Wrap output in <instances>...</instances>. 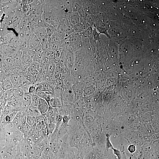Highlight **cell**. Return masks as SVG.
Here are the masks:
<instances>
[{"label":"cell","instance_id":"obj_2","mask_svg":"<svg viewBox=\"0 0 159 159\" xmlns=\"http://www.w3.org/2000/svg\"><path fill=\"white\" fill-rule=\"evenodd\" d=\"M49 106L48 103L45 100L40 98L37 107L41 114H44L46 113Z\"/></svg>","mask_w":159,"mask_h":159},{"label":"cell","instance_id":"obj_17","mask_svg":"<svg viewBox=\"0 0 159 159\" xmlns=\"http://www.w3.org/2000/svg\"><path fill=\"white\" fill-rule=\"evenodd\" d=\"M106 145L107 148V149L109 148L111 149L113 147L110 140V136L108 134L106 136Z\"/></svg>","mask_w":159,"mask_h":159},{"label":"cell","instance_id":"obj_23","mask_svg":"<svg viewBox=\"0 0 159 159\" xmlns=\"http://www.w3.org/2000/svg\"><path fill=\"white\" fill-rule=\"evenodd\" d=\"M63 117L61 115H58L56 117V122L57 125H59L62 120Z\"/></svg>","mask_w":159,"mask_h":159},{"label":"cell","instance_id":"obj_8","mask_svg":"<svg viewBox=\"0 0 159 159\" xmlns=\"http://www.w3.org/2000/svg\"><path fill=\"white\" fill-rule=\"evenodd\" d=\"M49 106L53 108L58 107L61 105V102L58 98H52L49 104Z\"/></svg>","mask_w":159,"mask_h":159},{"label":"cell","instance_id":"obj_22","mask_svg":"<svg viewBox=\"0 0 159 159\" xmlns=\"http://www.w3.org/2000/svg\"><path fill=\"white\" fill-rule=\"evenodd\" d=\"M51 50L56 51L57 50L58 48V44L53 43H50Z\"/></svg>","mask_w":159,"mask_h":159},{"label":"cell","instance_id":"obj_3","mask_svg":"<svg viewBox=\"0 0 159 159\" xmlns=\"http://www.w3.org/2000/svg\"><path fill=\"white\" fill-rule=\"evenodd\" d=\"M10 77L13 85L14 87H16L19 84L21 76L17 71L14 70L10 74Z\"/></svg>","mask_w":159,"mask_h":159},{"label":"cell","instance_id":"obj_19","mask_svg":"<svg viewBox=\"0 0 159 159\" xmlns=\"http://www.w3.org/2000/svg\"><path fill=\"white\" fill-rule=\"evenodd\" d=\"M36 90V87L34 84H32L29 86L28 93L30 94L35 93Z\"/></svg>","mask_w":159,"mask_h":159},{"label":"cell","instance_id":"obj_4","mask_svg":"<svg viewBox=\"0 0 159 159\" xmlns=\"http://www.w3.org/2000/svg\"><path fill=\"white\" fill-rule=\"evenodd\" d=\"M22 51L17 50L12 58L13 65L16 66L20 64L22 61Z\"/></svg>","mask_w":159,"mask_h":159},{"label":"cell","instance_id":"obj_13","mask_svg":"<svg viewBox=\"0 0 159 159\" xmlns=\"http://www.w3.org/2000/svg\"><path fill=\"white\" fill-rule=\"evenodd\" d=\"M49 93H50L47 92L40 91L35 94H36L40 98L45 100L48 95Z\"/></svg>","mask_w":159,"mask_h":159},{"label":"cell","instance_id":"obj_20","mask_svg":"<svg viewBox=\"0 0 159 159\" xmlns=\"http://www.w3.org/2000/svg\"><path fill=\"white\" fill-rule=\"evenodd\" d=\"M127 150L130 153H133L136 150V147L134 144H131L128 146Z\"/></svg>","mask_w":159,"mask_h":159},{"label":"cell","instance_id":"obj_14","mask_svg":"<svg viewBox=\"0 0 159 159\" xmlns=\"http://www.w3.org/2000/svg\"><path fill=\"white\" fill-rule=\"evenodd\" d=\"M26 120L28 124L30 126L33 125L36 122L34 117L30 115H27Z\"/></svg>","mask_w":159,"mask_h":159},{"label":"cell","instance_id":"obj_12","mask_svg":"<svg viewBox=\"0 0 159 159\" xmlns=\"http://www.w3.org/2000/svg\"><path fill=\"white\" fill-rule=\"evenodd\" d=\"M45 29L47 35L50 39L54 33V28L53 26L50 24Z\"/></svg>","mask_w":159,"mask_h":159},{"label":"cell","instance_id":"obj_21","mask_svg":"<svg viewBox=\"0 0 159 159\" xmlns=\"http://www.w3.org/2000/svg\"><path fill=\"white\" fill-rule=\"evenodd\" d=\"M55 124L53 123H49L48 125V129L50 132H52L54 129L55 127Z\"/></svg>","mask_w":159,"mask_h":159},{"label":"cell","instance_id":"obj_10","mask_svg":"<svg viewBox=\"0 0 159 159\" xmlns=\"http://www.w3.org/2000/svg\"><path fill=\"white\" fill-rule=\"evenodd\" d=\"M61 39L57 34L55 32L49 39L50 43H53L58 44L60 42Z\"/></svg>","mask_w":159,"mask_h":159},{"label":"cell","instance_id":"obj_11","mask_svg":"<svg viewBox=\"0 0 159 159\" xmlns=\"http://www.w3.org/2000/svg\"><path fill=\"white\" fill-rule=\"evenodd\" d=\"M49 24L42 19L39 20L37 22V26L39 27L46 29L49 25Z\"/></svg>","mask_w":159,"mask_h":159},{"label":"cell","instance_id":"obj_5","mask_svg":"<svg viewBox=\"0 0 159 159\" xmlns=\"http://www.w3.org/2000/svg\"><path fill=\"white\" fill-rule=\"evenodd\" d=\"M29 50L22 51L21 63L30 65L33 61L30 54Z\"/></svg>","mask_w":159,"mask_h":159},{"label":"cell","instance_id":"obj_7","mask_svg":"<svg viewBox=\"0 0 159 159\" xmlns=\"http://www.w3.org/2000/svg\"><path fill=\"white\" fill-rule=\"evenodd\" d=\"M31 105V96L29 93H24L21 107L28 108Z\"/></svg>","mask_w":159,"mask_h":159},{"label":"cell","instance_id":"obj_9","mask_svg":"<svg viewBox=\"0 0 159 159\" xmlns=\"http://www.w3.org/2000/svg\"><path fill=\"white\" fill-rule=\"evenodd\" d=\"M29 94L31 96V105L37 107L40 98L35 94Z\"/></svg>","mask_w":159,"mask_h":159},{"label":"cell","instance_id":"obj_6","mask_svg":"<svg viewBox=\"0 0 159 159\" xmlns=\"http://www.w3.org/2000/svg\"><path fill=\"white\" fill-rule=\"evenodd\" d=\"M26 112L27 115H30L34 117L41 115L37 107L32 105H30L27 108Z\"/></svg>","mask_w":159,"mask_h":159},{"label":"cell","instance_id":"obj_16","mask_svg":"<svg viewBox=\"0 0 159 159\" xmlns=\"http://www.w3.org/2000/svg\"><path fill=\"white\" fill-rule=\"evenodd\" d=\"M24 76L27 81L32 83L33 77L32 74L30 72L27 71L25 72Z\"/></svg>","mask_w":159,"mask_h":159},{"label":"cell","instance_id":"obj_18","mask_svg":"<svg viewBox=\"0 0 159 159\" xmlns=\"http://www.w3.org/2000/svg\"><path fill=\"white\" fill-rule=\"evenodd\" d=\"M46 116V115L45 114L43 115L41 114L39 116L34 117L35 122L38 123L44 120Z\"/></svg>","mask_w":159,"mask_h":159},{"label":"cell","instance_id":"obj_24","mask_svg":"<svg viewBox=\"0 0 159 159\" xmlns=\"http://www.w3.org/2000/svg\"><path fill=\"white\" fill-rule=\"evenodd\" d=\"M5 120L7 122H9L12 120V118L10 115H6L5 117Z\"/></svg>","mask_w":159,"mask_h":159},{"label":"cell","instance_id":"obj_25","mask_svg":"<svg viewBox=\"0 0 159 159\" xmlns=\"http://www.w3.org/2000/svg\"><path fill=\"white\" fill-rule=\"evenodd\" d=\"M69 120V118L67 116H64L63 117L62 120L63 122L64 123H67Z\"/></svg>","mask_w":159,"mask_h":159},{"label":"cell","instance_id":"obj_1","mask_svg":"<svg viewBox=\"0 0 159 159\" xmlns=\"http://www.w3.org/2000/svg\"><path fill=\"white\" fill-rule=\"evenodd\" d=\"M0 95L2 96L6 91L9 90L14 88L10 76L2 81L0 82Z\"/></svg>","mask_w":159,"mask_h":159},{"label":"cell","instance_id":"obj_15","mask_svg":"<svg viewBox=\"0 0 159 159\" xmlns=\"http://www.w3.org/2000/svg\"><path fill=\"white\" fill-rule=\"evenodd\" d=\"M111 149L113 150L114 155L117 157V159H122V153L118 149L112 147Z\"/></svg>","mask_w":159,"mask_h":159}]
</instances>
